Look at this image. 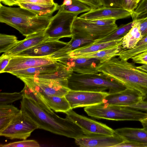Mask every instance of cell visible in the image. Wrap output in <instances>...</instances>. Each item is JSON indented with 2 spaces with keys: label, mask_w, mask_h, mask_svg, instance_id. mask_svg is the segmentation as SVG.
I'll return each mask as SVG.
<instances>
[{
  "label": "cell",
  "mask_w": 147,
  "mask_h": 147,
  "mask_svg": "<svg viewBox=\"0 0 147 147\" xmlns=\"http://www.w3.org/2000/svg\"><path fill=\"white\" fill-rule=\"evenodd\" d=\"M20 110L38 128L74 139L86 135L81 128L66 117L61 118L48 113L33 100L23 97Z\"/></svg>",
  "instance_id": "cell-1"
},
{
  "label": "cell",
  "mask_w": 147,
  "mask_h": 147,
  "mask_svg": "<svg viewBox=\"0 0 147 147\" xmlns=\"http://www.w3.org/2000/svg\"><path fill=\"white\" fill-rule=\"evenodd\" d=\"M97 69L127 87L140 91L144 97L147 96V73L138 69L134 64L114 57L100 63Z\"/></svg>",
  "instance_id": "cell-2"
},
{
  "label": "cell",
  "mask_w": 147,
  "mask_h": 147,
  "mask_svg": "<svg viewBox=\"0 0 147 147\" xmlns=\"http://www.w3.org/2000/svg\"><path fill=\"white\" fill-rule=\"evenodd\" d=\"M52 16H40L26 9L0 5V22L17 30L26 36L45 32Z\"/></svg>",
  "instance_id": "cell-3"
},
{
  "label": "cell",
  "mask_w": 147,
  "mask_h": 147,
  "mask_svg": "<svg viewBox=\"0 0 147 147\" xmlns=\"http://www.w3.org/2000/svg\"><path fill=\"white\" fill-rule=\"evenodd\" d=\"M68 87L74 90L107 92V90L109 94L119 92L128 88L103 73L82 74L74 72L68 79Z\"/></svg>",
  "instance_id": "cell-4"
},
{
  "label": "cell",
  "mask_w": 147,
  "mask_h": 147,
  "mask_svg": "<svg viewBox=\"0 0 147 147\" xmlns=\"http://www.w3.org/2000/svg\"><path fill=\"white\" fill-rule=\"evenodd\" d=\"M84 110L88 115L98 119L140 121L147 118V113L124 106L105 105L102 103L86 107Z\"/></svg>",
  "instance_id": "cell-5"
},
{
  "label": "cell",
  "mask_w": 147,
  "mask_h": 147,
  "mask_svg": "<svg viewBox=\"0 0 147 147\" xmlns=\"http://www.w3.org/2000/svg\"><path fill=\"white\" fill-rule=\"evenodd\" d=\"M118 27L116 24L106 26L98 25L89 20L76 17L71 28L73 36L75 38L95 40L108 35Z\"/></svg>",
  "instance_id": "cell-6"
},
{
  "label": "cell",
  "mask_w": 147,
  "mask_h": 147,
  "mask_svg": "<svg viewBox=\"0 0 147 147\" xmlns=\"http://www.w3.org/2000/svg\"><path fill=\"white\" fill-rule=\"evenodd\" d=\"M78 15L63 11L60 5L58 12L52 17L44 32L45 36L48 38L55 39L64 37L71 38L72 25Z\"/></svg>",
  "instance_id": "cell-7"
},
{
  "label": "cell",
  "mask_w": 147,
  "mask_h": 147,
  "mask_svg": "<svg viewBox=\"0 0 147 147\" xmlns=\"http://www.w3.org/2000/svg\"><path fill=\"white\" fill-rule=\"evenodd\" d=\"M38 126L28 119L20 110L18 115L5 129L0 131V136L11 140H26Z\"/></svg>",
  "instance_id": "cell-8"
},
{
  "label": "cell",
  "mask_w": 147,
  "mask_h": 147,
  "mask_svg": "<svg viewBox=\"0 0 147 147\" xmlns=\"http://www.w3.org/2000/svg\"><path fill=\"white\" fill-rule=\"evenodd\" d=\"M66 117L76 124L87 136H112L115 130L106 125L79 115L70 109L65 113Z\"/></svg>",
  "instance_id": "cell-9"
},
{
  "label": "cell",
  "mask_w": 147,
  "mask_h": 147,
  "mask_svg": "<svg viewBox=\"0 0 147 147\" xmlns=\"http://www.w3.org/2000/svg\"><path fill=\"white\" fill-rule=\"evenodd\" d=\"M24 83L37 86L47 94L65 96L70 90L68 87V80L40 78L35 77H20Z\"/></svg>",
  "instance_id": "cell-10"
},
{
  "label": "cell",
  "mask_w": 147,
  "mask_h": 147,
  "mask_svg": "<svg viewBox=\"0 0 147 147\" xmlns=\"http://www.w3.org/2000/svg\"><path fill=\"white\" fill-rule=\"evenodd\" d=\"M109 94L107 92H95L70 90L65 97L71 108L87 107L102 103Z\"/></svg>",
  "instance_id": "cell-11"
},
{
  "label": "cell",
  "mask_w": 147,
  "mask_h": 147,
  "mask_svg": "<svg viewBox=\"0 0 147 147\" xmlns=\"http://www.w3.org/2000/svg\"><path fill=\"white\" fill-rule=\"evenodd\" d=\"M3 73L11 72L56 62L54 59L46 57L13 56Z\"/></svg>",
  "instance_id": "cell-12"
},
{
  "label": "cell",
  "mask_w": 147,
  "mask_h": 147,
  "mask_svg": "<svg viewBox=\"0 0 147 147\" xmlns=\"http://www.w3.org/2000/svg\"><path fill=\"white\" fill-rule=\"evenodd\" d=\"M67 43V42L60 41L59 39L47 38L30 48L13 56L48 57L58 51Z\"/></svg>",
  "instance_id": "cell-13"
},
{
  "label": "cell",
  "mask_w": 147,
  "mask_h": 147,
  "mask_svg": "<svg viewBox=\"0 0 147 147\" xmlns=\"http://www.w3.org/2000/svg\"><path fill=\"white\" fill-rule=\"evenodd\" d=\"M144 97L140 91L128 87L119 92L109 94L102 103L105 105L126 106L136 104L143 101Z\"/></svg>",
  "instance_id": "cell-14"
},
{
  "label": "cell",
  "mask_w": 147,
  "mask_h": 147,
  "mask_svg": "<svg viewBox=\"0 0 147 147\" xmlns=\"http://www.w3.org/2000/svg\"><path fill=\"white\" fill-rule=\"evenodd\" d=\"M132 11L125 9L102 5L91 9L79 17L88 20L113 19L116 20L131 17Z\"/></svg>",
  "instance_id": "cell-15"
},
{
  "label": "cell",
  "mask_w": 147,
  "mask_h": 147,
  "mask_svg": "<svg viewBox=\"0 0 147 147\" xmlns=\"http://www.w3.org/2000/svg\"><path fill=\"white\" fill-rule=\"evenodd\" d=\"M71 67L74 72L93 74L99 72L97 69L100 61L95 58L67 57L57 60Z\"/></svg>",
  "instance_id": "cell-16"
},
{
  "label": "cell",
  "mask_w": 147,
  "mask_h": 147,
  "mask_svg": "<svg viewBox=\"0 0 147 147\" xmlns=\"http://www.w3.org/2000/svg\"><path fill=\"white\" fill-rule=\"evenodd\" d=\"M75 139L76 144L82 147H114L124 141L115 133L112 136L85 135Z\"/></svg>",
  "instance_id": "cell-17"
},
{
  "label": "cell",
  "mask_w": 147,
  "mask_h": 147,
  "mask_svg": "<svg viewBox=\"0 0 147 147\" xmlns=\"http://www.w3.org/2000/svg\"><path fill=\"white\" fill-rule=\"evenodd\" d=\"M62 64L57 61L48 64L14 71L10 74L17 78L19 77H36L52 74L57 71Z\"/></svg>",
  "instance_id": "cell-18"
},
{
  "label": "cell",
  "mask_w": 147,
  "mask_h": 147,
  "mask_svg": "<svg viewBox=\"0 0 147 147\" xmlns=\"http://www.w3.org/2000/svg\"><path fill=\"white\" fill-rule=\"evenodd\" d=\"M44 32L33 34L26 36L24 40L18 42L9 51L4 53L11 56L28 49L47 39Z\"/></svg>",
  "instance_id": "cell-19"
},
{
  "label": "cell",
  "mask_w": 147,
  "mask_h": 147,
  "mask_svg": "<svg viewBox=\"0 0 147 147\" xmlns=\"http://www.w3.org/2000/svg\"><path fill=\"white\" fill-rule=\"evenodd\" d=\"M122 39L108 42L92 44L81 47L71 51L68 53L64 58L71 57L80 54L95 52L117 46H121Z\"/></svg>",
  "instance_id": "cell-20"
},
{
  "label": "cell",
  "mask_w": 147,
  "mask_h": 147,
  "mask_svg": "<svg viewBox=\"0 0 147 147\" xmlns=\"http://www.w3.org/2000/svg\"><path fill=\"white\" fill-rule=\"evenodd\" d=\"M114 130L115 133L124 140L147 144V131L144 128L123 127Z\"/></svg>",
  "instance_id": "cell-21"
},
{
  "label": "cell",
  "mask_w": 147,
  "mask_h": 147,
  "mask_svg": "<svg viewBox=\"0 0 147 147\" xmlns=\"http://www.w3.org/2000/svg\"><path fill=\"white\" fill-rule=\"evenodd\" d=\"M94 41L95 40L91 39L77 38L72 37L66 45L48 57L57 61L65 57L67 54L73 50L81 47L92 44Z\"/></svg>",
  "instance_id": "cell-22"
},
{
  "label": "cell",
  "mask_w": 147,
  "mask_h": 147,
  "mask_svg": "<svg viewBox=\"0 0 147 147\" xmlns=\"http://www.w3.org/2000/svg\"><path fill=\"white\" fill-rule=\"evenodd\" d=\"M37 92L40 93L50 108L56 112L65 113L71 109L65 96L49 95L39 88Z\"/></svg>",
  "instance_id": "cell-23"
},
{
  "label": "cell",
  "mask_w": 147,
  "mask_h": 147,
  "mask_svg": "<svg viewBox=\"0 0 147 147\" xmlns=\"http://www.w3.org/2000/svg\"><path fill=\"white\" fill-rule=\"evenodd\" d=\"M40 16H51L55 11L58 10L60 5L55 3L53 5L18 3L17 5Z\"/></svg>",
  "instance_id": "cell-24"
},
{
  "label": "cell",
  "mask_w": 147,
  "mask_h": 147,
  "mask_svg": "<svg viewBox=\"0 0 147 147\" xmlns=\"http://www.w3.org/2000/svg\"><path fill=\"white\" fill-rule=\"evenodd\" d=\"M133 21L134 23L132 27L123 38L121 46L122 49L134 48L143 38L140 22L136 20Z\"/></svg>",
  "instance_id": "cell-25"
},
{
  "label": "cell",
  "mask_w": 147,
  "mask_h": 147,
  "mask_svg": "<svg viewBox=\"0 0 147 147\" xmlns=\"http://www.w3.org/2000/svg\"><path fill=\"white\" fill-rule=\"evenodd\" d=\"M121 49V46H117L95 52L78 55L71 57L95 58L99 60L100 63H103L117 56L119 53Z\"/></svg>",
  "instance_id": "cell-26"
},
{
  "label": "cell",
  "mask_w": 147,
  "mask_h": 147,
  "mask_svg": "<svg viewBox=\"0 0 147 147\" xmlns=\"http://www.w3.org/2000/svg\"><path fill=\"white\" fill-rule=\"evenodd\" d=\"M134 21L125 24L121 25L115 30L106 36L100 39L95 40L92 44L106 42L122 39L132 27Z\"/></svg>",
  "instance_id": "cell-27"
},
{
  "label": "cell",
  "mask_w": 147,
  "mask_h": 147,
  "mask_svg": "<svg viewBox=\"0 0 147 147\" xmlns=\"http://www.w3.org/2000/svg\"><path fill=\"white\" fill-rule=\"evenodd\" d=\"M23 97H26L34 100L40 107L45 111L51 114L55 113L49 107L40 93L32 90L26 85L21 91Z\"/></svg>",
  "instance_id": "cell-28"
},
{
  "label": "cell",
  "mask_w": 147,
  "mask_h": 147,
  "mask_svg": "<svg viewBox=\"0 0 147 147\" xmlns=\"http://www.w3.org/2000/svg\"><path fill=\"white\" fill-rule=\"evenodd\" d=\"M63 10L65 12L79 14L88 12L91 9L87 5L78 0H72V4L69 6L60 5Z\"/></svg>",
  "instance_id": "cell-29"
},
{
  "label": "cell",
  "mask_w": 147,
  "mask_h": 147,
  "mask_svg": "<svg viewBox=\"0 0 147 147\" xmlns=\"http://www.w3.org/2000/svg\"><path fill=\"white\" fill-rule=\"evenodd\" d=\"M19 41L14 35L1 34H0V52L5 53Z\"/></svg>",
  "instance_id": "cell-30"
},
{
  "label": "cell",
  "mask_w": 147,
  "mask_h": 147,
  "mask_svg": "<svg viewBox=\"0 0 147 147\" xmlns=\"http://www.w3.org/2000/svg\"><path fill=\"white\" fill-rule=\"evenodd\" d=\"M147 51V43L139 46L128 49H122L118 53L119 58L122 60L127 61L132 57L141 52Z\"/></svg>",
  "instance_id": "cell-31"
},
{
  "label": "cell",
  "mask_w": 147,
  "mask_h": 147,
  "mask_svg": "<svg viewBox=\"0 0 147 147\" xmlns=\"http://www.w3.org/2000/svg\"><path fill=\"white\" fill-rule=\"evenodd\" d=\"M132 13L133 20H140L147 17V0H140Z\"/></svg>",
  "instance_id": "cell-32"
},
{
  "label": "cell",
  "mask_w": 147,
  "mask_h": 147,
  "mask_svg": "<svg viewBox=\"0 0 147 147\" xmlns=\"http://www.w3.org/2000/svg\"><path fill=\"white\" fill-rule=\"evenodd\" d=\"M23 94L21 91L13 93L1 92L0 105L8 104L22 99Z\"/></svg>",
  "instance_id": "cell-33"
},
{
  "label": "cell",
  "mask_w": 147,
  "mask_h": 147,
  "mask_svg": "<svg viewBox=\"0 0 147 147\" xmlns=\"http://www.w3.org/2000/svg\"><path fill=\"white\" fill-rule=\"evenodd\" d=\"M1 147H39V144L36 141L33 140H24L7 144H1Z\"/></svg>",
  "instance_id": "cell-34"
},
{
  "label": "cell",
  "mask_w": 147,
  "mask_h": 147,
  "mask_svg": "<svg viewBox=\"0 0 147 147\" xmlns=\"http://www.w3.org/2000/svg\"><path fill=\"white\" fill-rule=\"evenodd\" d=\"M20 111L12 105H0V117L16 114Z\"/></svg>",
  "instance_id": "cell-35"
},
{
  "label": "cell",
  "mask_w": 147,
  "mask_h": 147,
  "mask_svg": "<svg viewBox=\"0 0 147 147\" xmlns=\"http://www.w3.org/2000/svg\"><path fill=\"white\" fill-rule=\"evenodd\" d=\"M19 112L16 114L0 117V131L5 129L10 124L18 115Z\"/></svg>",
  "instance_id": "cell-36"
},
{
  "label": "cell",
  "mask_w": 147,
  "mask_h": 147,
  "mask_svg": "<svg viewBox=\"0 0 147 147\" xmlns=\"http://www.w3.org/2000/svg\"><path fill=\"white\" fill-rule=\"evenodd\" d=\"M101 1L103 6L125 9L123 0H101Z\"/></svg>",
  "instance_id": "cell-37"
},
{
  "label": "cell",
  "mask_w": 147,
  "mask_h": 147,
  "mask_svg": "<svg viewBox=\"0 0 147 147\" xmlns=\"http://www.w3.org/2000/svg\"><path fill=\"white\" fill-rule=\"evenodd\" d=\"M131 59L134 63L147 64V51L138 54Z\"/></svg>",
  "instance_id": "cell-38"
},
{
  "label": "cell",
  "mask_w": 147,
  "mask_h": 147,
  "mask_svg": "<svg viewBox=\"0 0 147 147\" xmlns=\"http://www.w3.org/2000/svg\"><path fill=\"white\" fill-rule=\"evenodd\" d=\"M147 147V144L139 143L132 141L124 140L114 147Z\"/></svg>",
  "instance_id": "cell-39"
},
{
  "label": "cell",
  "mask_w": 147,
  "mask_h": 147,
  "mask_svg": "<svg viewBox=\"0 0 147 147\" xmlns=\"http://www.w3.org/2000/svg\"><path fill=\"white\" fill-rule=\"evenodd\" d=\"M89 20L99 26H106L116 24V20L113 19H106Z\"/></svg>",
  "instance_id": "cell-40"
},
{
  "label": "cell",
  "mask_w": 147,
  "mask_h": 147,
  "mask_svg": "<svg viewBox=\"0 0 147 147\" xmlns=\"http://www.w3.org/2000/svg\"><path fill=\"white\" fill-rule=\"evenodd\" d=\"M11 56L4 53L0 57V73H3L8 65L11 59Z\"/></svg>",
  "instance_id": "cell-41"
},
{
  "label": "cell",
  "mask_w": 147,
  "mask_h": 147,
  "mask_svg": "<svg viewBox=\"0 0 147 147\" xmlns=\"http://www.w3.org/2000/svg\"><path fill=\"white\" fill-rule=\"evenodd\" d=\"M78 0L88 5L90 7L91 9H96L103 5L101 0Z\"/></svg>",
  "instance_id": "cell-42"
},
{
  "label": "cell",
  "mask_w": 147,
  "mask_h": 147,
  "mask_svg": "<svg viewBox=\"0 0 147 147\" xmlns=\"http://www.w3.org/2000/svg\"><path fill=\"white\" fill-rule=\"evenodd\" d=\"M124 107L137 110L147 112V102L143 101L136 104Z\"/></svg>",
  "instance_id": "cell-43"
},
{
  "label": "cell",
  "mask_w": 147,
  "mask_h": 147,
  "mask_svg": "<svg viewBox=\"0 0 147 147\" xmlns=\"http://www.w3.org/2000/svg\"><path fill=\"white\" fill-rule=\"evenodd\" d=\"M18 3H30L38 4L53 5L55 3L54 0H18Z\"/></svg>",
  "instance_id": "cell-44"
},
{
  "label": "cell",
  "mask_w": 147,
  "mask_h": 147,
  "mask_svg": "<svg viewBox=\"0 0 147 147\" xmlns=\"http://www.w3.org/2000/svg\"><path fill=\"white\" fill-rule=\"evenodd\" d=\"M138 21L140 22V30L143 37L147 34V17Z\"/></svg>",
  "instance_id": "cell-45"
},
{
  "label": "cell",
  "mask_w": 147,
  "mask_h": 147,
  "mask_svg": "<svg viewBox=\"0 0 147 147\" xmlns=\"http://www.w3.org/2000/svg\"><path fill=\"white\" fill-rule=\"evenodd\" d=\"M125 9L132 11L136 7L137 3L134 0H123Z\"/></svg>",
  "instance_id": "cell-46"
},
{
  "label": "cell",
  "mask_w": 147,
  "mask_h": 147,
  "mask_svg": "<svg viewBox=\"0 0 147 147\" xmlns=\"http://www.w3.org/2000/svg\"><path fill=\"white\" fill-rule=\"evenodd\" d=\"M18 0H0V2L9 6L17 5Z\"/></svg>",
  "instance_id": "cell-47"
},
{
  "label": "cell",
  "mask_w": 147,
  "mask_h": 147,
  "mask_svg": "<svg viewBox=\"0 0 147 147\" xmlns=\"http://www.w3.org/2000/svg\"><path fill=\"white\" fill-rule=\"evenodd\" d=\"M137 67L138 69L147 73V64H143L142 65L139 66Z\"/></svg>",
  "instance_id": "cell-48"
},
{
  "label": "cell",
  "mask_w": 147,
  "mask_h": 147,
  "mask_svg": "<svg viewBox=\"0 0 147 147\" xmlns=\"http://www.w3.org/2000/svg\"><path fill=\"white\" fill-rule=\"evenodd\" d=\"M72 3V0H64L62 4L63 5L69 6L71 5Z\"/></svg>",
  "instance_id": "cell-49"
},
{
  "label": "cell",
  "mask_w": 147,
  "mask_h": 147,
  "mask_svg": "<svg viewBox=\"0 0 147 147\" xmlns=\"http://www.w3.org/2000/svg\"><path fill=\"white\" fill-rule=\"evenodd\" d=\"M140 122L141 123V124H147V118L141 120Z\"/></svg>",
  "instance_id": "cell-50"
},
{
  "label": "cell",
  "mask_w": 147,
  "mask_h": 147,
  "mask_svg": "<svg viewBox=\"0 0 147 147\" xmlns=\"http://www.w3.org/2000/svg\"><path fill=\"white\" fill-rule=\"evenodd\" d=\"M142 124L143 126V128L147 131V124L143 123Z\"/></svg>",
  "instance_id": "cell-51"
},
{
  "label": "cell",
  "mask_w": 147,
  "mask_h": 147,
  "mask_svg": "<svg viewBox=\"0 0 147 147\" xmlns=\"http://www.w3.org/2000/svg\"><path fill=\"white\" fill-rule=\"evenodd\" d=\"M144 101L147 102V96H146L144 98Z\"/></svg>",
  "instance_id": "cell-52"
},
{
  "label": "cell",
  "mask_w": 147,
  "mask_h": 147,
  "mask_svg": "<svg viewBox=\"0 0 147 147\" xmlns=\"http://www.w3.org/2000/svg\"><path fill=\"white\" fill-rule=\"evenodd\" d=\"M137 3H138L139 1L140 0H134Z\"/></svg>",
  "instance_id": "cell-53"
}]
</instances>
